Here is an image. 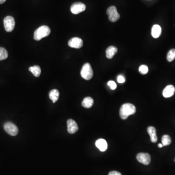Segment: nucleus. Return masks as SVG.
<instances>
[{
  "label": "nucleus",
  "instance_id": "412c9836",
  "mask_svg": "<svg viewBox=\"0 0 175 175\" xmlns=\"http://www.w3.org/2000/svg\"><path fill=\"white\" fill-rule=\"evenodd\" d=\"M8 57V53L5 48L0 47V61L6 59Z\"/></svg>",
  "mask_w": 175,
  "mask_h": 175
},
{
  "label": "nucleus",
  "instance_id": "423d86ee",
  "mask_svg": "<svg viewBox=\"0 0 175 175\" xmlns=\"http://www.w3.org/2000/svg\"><path fill=\"white\" fill-rule=\"evenodd\" d=\"M4 129L8 134L12 136H16L19 132L17 126L11 122H7L4 124Z\"/></svg>",
  "mask_w": 175,
  "mask_h": 175
},
{
  "label": "nucleus",
  "instance_id": "20e7f679",
  "mask_svg": "<svg viewBox=\"0 0 175 175\" xmlns=\"http://www.w3.org/2000/svg\"><path fill=\"white\" fill-rule=\"evenodd\" d=\"M4 28L8 32H12L14 30L15 26V22L13 17L8 16L3 20Z\"/></svg>",
  "mask_w": 175,
  "mask_h": 175
},
{
  "label": "nucleus",
  "instance_id": "f257e3e1",
  "mask_svg": "<svg viewBox=\"0 0 175 175\" xmlns=\"http://www.w3.org/2000/svg\"><path fill=\"white\" fill-rule=\"evenodd\" d=\"M136 111V108L134 105L131 103L124 104L120 110V116L122 119H126L129 116L134 114Z\"/></svg>",
  "mask_w": 175,
  "mask_h": 175
},
{
  "label": "nucleus",
  "instance_id": "aec40b11",
  "mask_svg": "<svg viewBox=\"0 0 175 175\" xmlns=\"http://www.w3.org/2000/svg\"><path fill=\"white\" fill-rule=\"evenodd\" d=\"M175 59V49H173L170 50L167 54V59L169 62L173 61Z\"/></svg>",
  "mask_w": 175,
  "mask_h": 175
},
{
  "label": "nucleus",
  "instance_id": "bb28decb",
  "mask_svg": "<svg viewBox=\"0 0 175 175\" xmlns=\"http://www.w3.org/2000/svg\"><path fill=\"white\" fill-rule=\"evenodd\" d=\"M158 147H159V148H162V147H163V145H162V144H158Z\"/></svg>",
  "mask_w": 175,
  "mask_h": 175
},
{
  "label": "nucleus",
  "instance_id": "a878e982",
  "mask_svg": "<svg viewBox=\"0 0 175 175\" xmlns=\"http://www.w3.org/2000/svg\"><path fill=\"white\" fill-rule=\"evenodd\" d=\"M6 0H0V4H3L6 2Z\"/></svg>",
  "mask_w": 175,
  "mask_h": 175
},
{
  "label": "nucleus",
  "instance_id": "2eb2a0df",
  "mask_svg": "<svg viewBox=\"0 0 175 175\" xmlns=\"http://www.w3.org/2000/svg\"><path fill=\"white\" fill-rule=\"evenodd\" d=\"M117 51L116 47L114 46H110L106 50V57L109 59H112L117 52Z\"/></svg>",
  "mask_w": 175,
  "mask_h": 175
},
{
  "label": "nucleus",
  "instance_id": "0eeeda50",
  "mask_svg": "<svg viewBox=\"0 0 175 175\" xmlns=\"http://www.w3.org/2000/svg\"><path fill=\"white\" fill-rule=\"evenodd\" d=\"M86 7L82 3H75L71 7V11L74 14H78L86 10Z\"/></svg>",
  "mask_w": 175,
  "mask_h": 175
},
{
  "label": "nucleus",
  "instance_id": "6ab92c4d",
  "mask_svg": "<svg viewBox=\"0 0 175 175\" xmlns=\"http://www.w3.org/2000/svg\"><path fill=\"white\" fill-rule=\"evenodd\" d=\"M162 145L164 146H167L169 145L171 143V139L169 135H164L162 136Z\"/></svg>",
  "mask_w": 175,
  "mask_h": 175
},
{
  "label": "nucleus",
  "instance_id": "f8f14e48",
  "mask_svg": "<svg viewBox=\"0 0 175 175\" xmlns=\"http://www.w3.org/2000/svg\"><path fill=\"white\" fill-rule=\"evenodd\" d=\"M95 145L97 148L102 152L105 151L108 148V144L107 142L103 139H99L97 140L96 141Z\"/></svg>",
  "mask_w": 175,
  "mask_h": 175
},
{
  "label": "nucleus",
  "instance_id": "9b49d317",
  "mask_svg": "<svg viewBox=\"0 0 175 175\" xmlns=\"http://www.w3.org/2000/svg\"><path fill=\"white\" fill-rule=\"evenodd\" d=\"M175 88L173 85H168L165 87L162 92V95L165 98L171 97L175 93Z\"/></svg>",
  "mask_w": 175,
  "mask_h": 175
},
{
  "label": "nucleus",
  "instance_id": "4be33fe9",
  "mask_svg": "<svg viewBox=\"0 0 175 175\" xmlns=\"http://www.w3.org/2000/svg\"><path fill=\"white\" fill-rule=\"evenodd\" d=\"M139 71L142 75L147 74L148 72V68L146 65H142L140 66Z\"/></svg>",
  "mask_w": 175,
  "mask_h": 175
},
{
  "label": "nucleus",
  "instance_id": "f03ea898",
  "mask_svg": "<svg viewBox=\"0 0 175 175\" xmlns=\"http://www.w3.org/2000/svg\"><path fill=\"white\" fill-rule=\"evenodd\" d=\"M51 33V30L48 26L43 25L40 26L34 32V39L37 41L41 40L44 38L49 36Z\"/></svg>",
  "mask_w": 175,
  "mask_h": 175
},
{
  "label": "nucleus",
  "instance_id": "f3484780",
  "mask_svg": "<svg viewBox=\"0 0 175 175\" xmlns=\"http://www.w3.org/2000/svg\"><path fill=\"white\" fill-rule=\"evenodd\" d=\"M59 96V92L57 89H54L51 90L49 93V97L53 101V102L55 103L58 101Z\"/></svg>",
  "mask_w": 175,
  "mask_h": 175
},
{
  "label": "nucleus",
  "instance_id": "4468645a",
  "mask_svg": "<svg viewBox=\"0 0 175 175\" xmlns=\"http://www.w3.org/2000/svg\"><path fill=\"white\" fill-rule=\"evenodd\" d=\"M162 33V28L161 26L158 24H155L153 26L151 29V34L154 38H158L161 36Z\"/></svg>",
  "mask_w": 175,
  "mask_h": 175
},
{
  "label": "nucleus",
  "instance_id": "a211bd4d",
  "mask_svg": "<svg viewBox=\"0 0 175 175\" xmlns=\"http://www.w3.org/2000/svg\"><path fill=\"white\" fill-rule=\"evenodd\" d=\"M29 70L33 74V75L36 77H39L41 74V69L39 66L35 65L30 67Z\"/></svg>",
  "mask_w": 175,
  "mask_h": 175
},
{
  "label": "nucleus",
  "instance_id": "393cba45",
  "mask_svg": "<svg viewBox=\"0 0 175 175\" xmlns=\"http://www.w3.org/2000/svg\"><path fill=\"white\" fill-rule=\"evenodd\" d=\"M109 175H122V174L118 171H111L109 173Z\"/></svg>",
  "mask_w": 175,
  "mask_h": 175
},
{
  "label": "nucleus",
  "instance_id": "ddd939ff",
  "mask_svg": "<svg viewBox=\"0 0 175 175\" xmlns=\"http://www.w3.org/2000/svg\"><path fill=\"white\" fill-rule=\"evenodd\" d=\"M147 132L150 135L151 141L154 143H155L158 141V138L157 136L156 130L153 126H149L147 128Z\"/></svg>",
  "mask_w": 175,
  "mask_h": 175
},
{
  "label": "nucleus",
  "instance_id": "9d476101",
  "mask_svg": "<svg viewBox=\"0 0 175 175\" xmlns=\"http://www.w3.org/2000/svg\"><path fill=\"white\" fill-rule=\"evenodd\" d=\"M67 130L70 134H74L78 131V126L75 120L73 119H69L68 120Z\"/></svg>",
  "mask_w": 175,
  "mask_h": 175
},
{
  "label": "nucleus",
  "instance_id": "b1692460",
  "mask_svg": "<svg viewBox=\"0 0 175 175\" xmlns=\"http://www.w3.org/2000/svg\"><path fill=\"white\" fill-rule=\"evenodd\" d=\"M117 81L119 83H123L125 82V78L123 75H119L117 77Z\"/></svg>",
  "mask_w": 175,
  "mask_h": 175
},
{
  "label": "nucleus",
  "instance_id": "1a4fd4ad",
  "mask_svg": "<svg viewBox=\"0 0 175 175\" xmlns=\"http://www.w3.org/2000/svg\"><path fill=\"white\" fill-rule=\"evenodd\" d=\"M83 44V40L79 38H73L68 41V45L72 48L79 49L82 47Z\"/></svg>",
  "mask_w": 175,
  "mask_h": 175
},
{
  "label": "nucleus",
  "instance_id": "7ed1b4c3",
  "mask_svg": "<svg viewBox=\"0 0 175 175\" xmlns=\"http://www.w3.org/2000/svg\"><path fill=\"white\" fill-rule=\"evenodd\" d=\"M80 74L81 76L83 78H84V80H89L91 79L93 77L94 73H93L92 68L90 63H86L84 64L81 70Z\"/></svg>",
  "mask_w": 175,
  "mask_h": 175
},
{
  "label": "nucleus",
  "instance_id": "6e6552de",
  "mask_svg": "<svg viewBox=\"0 0 175 175\" xmlns=\"http://www.w3.org/2000/svg\"><path fill=\"white\" fill-rule=\"evenodd\" d=\"M137 159L140 162L145 165H148L151 162L150 155L146 153H140L138 154L137 156Z\"/></svg>",
  "mask_w": 175,
  "mask_h": 175
},
{
  "label": "nucleus",
  "instance_id": "cd10ccee",
  "mask_svg": "<svg viewBox=\"0 0 175 175\" xmlns=\"http://www.w3.org/2000/svg\"></svg>",
  "mask_w": 175,
  "mask_h": 175
},
{
  "label": "nucleus",
  "instance_id": "39448f33",
  "mask_svg": "<svg viewBox=\"0 0 175 175\" xmlns=\"http://www.w3.org/2000/svg\"><path fill=\"white\" fill-rule=\"evenodd\" d=\"M107 14L109 15V19L111 22H116L119 19L120 16L118 13L116 8L114 6L109 7L107 10Z\"/></svg>",
  "mask_w": 175,
  "mask_h": 175
},
{
  "label": "nucleus",
  "instance_id": "dca6fc26",
  "mask_svg": "<svg viewBox=\"0 0 175 175\" xmlns=\"http://www.w3.org/2000/svg\"><path fill=\"white\" fill-rule=\"evenodd\" d=\"M94 103V99L93 98L90 97H85L83 100L82 105L84 108L89 109L93 106Z\"/></svg>",
  "mask_w": 175,
  "mask_h": 175
},
{
  "label": "nucleus",
  "instance_id": "5701e85b",
  "mask_svg": "<svg viewBox=\"0 0 175 175\" xmlns=\"http://www.w3.org/2000/svg\"><path fill=\"white\" fill-rule=\"evenodd\" d=\"M108 85L109 87H110L111 89V90H114L116 88V82L113 81H109L108 82Z\"/></svg>",
  "mask_w": 175,
  "mask_h": 175
}]
</instances>
